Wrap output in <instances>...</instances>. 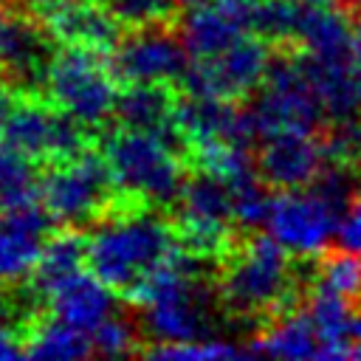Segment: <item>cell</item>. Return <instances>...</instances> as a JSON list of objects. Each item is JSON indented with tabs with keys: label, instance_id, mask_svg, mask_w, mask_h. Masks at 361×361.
I'll return each instance as SVG.
<instances>
[{
	"label": "cell",
	"instance_id": "16",
	"mask_svg": "<svg viewBox=\"0 0 361 361\" xmlns=\"http://www.w3.org/2000/svg\"><path fill=\"white\" fill-rule=\"evenodd\" d=\"M248 355H282V358H322V338L307 310H282L268 327L245 344Z\"/></svg>",
	"mask_w": 361,
	"mask_h": 361
},
{
	"label": "cell",
	"instance_id": "34",
	"mask_svg": "<svg viewBox=\"0 0 361 361\" xmlns=\"http://www.w3.org/2000/svg\"><path fill=\"white\" fill-rule=\"evenodd\" d=\"M0 3H8V0H0Z\"/></svg>",
	"mask_w": 361,
	"mask_h": 361
},
{
	"label": "cell",
	"instance_id": "13",
	"mask_svg": "<svg viewBox=\"0 0 361 361\" xmlns=\"http://www.w3.org/2000/svg\"><path fill=\"white\" fill-rule=\"evenodd\" d=\"M51 223L54 214L39 203L0 212V282H14L34 271Z\"/></svg>",
	"mask_w": 361,
	"mask_h": 361
},
{
	"label": "cell",
	"instance_id": "17",
	"mask_svg": "<svg viewBox=\"0 0 361 361\" xmlns=\"http://www.w3.org/2000/svg\"><path fill=\"white\" fill-rule=\"evenodd\" d=\"M85 262H87V240L82 234L62 231V234L51 237L42 245V254L34 265L31 293L34 296H51L65 279L76 276Z\"/></svg>",
	"mask_w": 361,
	"mask_h": 361
},
{
	"label": "cell",
	"instance_id": "19",
	"mask_svg": "<svg viewBox=\"0 0 361 361\" xmlns=\"http://www.w3.org/2000/svg\"><path fill=\"white\" fill-rule=\"evenodd\" d=\"M54 113L51 107H45L42 102H20L11 116L6 118V124L0 127L3 135L20 147L23 152H28L34 161L37 158H48V141H51V127H54Z\"/></svg>",
	"mask_w": 361,
	"mask_h": 361
},
{
	"label": "cell",
	"instance_id": "31",
	"mask_svg": "<svg viewBox=\"0 0 361 361\" xmlns=\"http://www.w3.org/2000/svg\"><path fill=\"white\" fill-rule=\"evenodd\" d=\"M6 23H8V17L0 14V62H3V34H6Z\"/></svg>",
	"mask_w": 361,
	"mask_h": 361
},
{
	"label": "cell",
	"instance_id": "12",
	"mask_svg": "<svg viewBox=\"0 0 361 361\" xmlns=\"http://www.w3.org/2000/svg\"><path fill=\"white\" fill-rule=\"evenodd\" d=\"M324 147L319 133H274L259 141L257 169L271 189H305L324 166Z\"/></svg>",
	"mask_w": 361,
	"mask_h": 361
},
{
	"label": "cell",
	"instance_id": "22",
	"mask_svg": "<svg viewBox=\"0 0 361 361\" xmlns=\"http://www.w3.org/2000/svg\"><path fill=\"white\" fill-rule=\"evenodd\" d=\"M319 285L347 296L353 305L361 307V254L347 248H324L316 262V279Z\"/></svg>",
	"mask_w": 361,
	"mask_h": 361
},
{
	"label": "cell",
	"instance_id": "26",
	"mask_svg": "<svg viewBox=\"0 0 361 361\" xmlns=\"http://www.w3.org/2000/svg\"><path fill=\"white\" fill-rule=\"evenodd\" d=\"M336 243L341 248H347V251L361 254V192L353 197V203L347 206V212L338 217Z\"/></svg>",
	"mask_w": 361,
	"mask_h": 361
},
{
	"label": "cell",
	"instance_id": "3",
	"mask_svg": "<svg viewBox=\"0 0 361 361\" xmlns=\"http://www.w3.org/2000/svg\"><path fill=\"white\" fill-rule=\"evenodd\" d=\"M104 158L124 195L169 206L183 192V164L175 158L172 144L155 133L124 127L107 138Z\"/></svg>",
	"mask_w": 361,
	"mask_h": 361
},
{
	"label": "cell",
	"instance_id": "27",
	"mask_svg": "<svg viewBox=\"0 0 361 361\" xmlns=\"http://www.w3.org/2000/svg\"><path fill=\"white\" fill-rule=\"evenodd\" d=\"M23 355H25V341H17V333L11 327H0V361L23 358Z\"/></svg>",
	"mask_w": 361,
	"mask_h": 361
},
{
	"label": "cell",
	"instance_id": "32",
	"mask_svg": "<svg viewBox=\"0 0 361 361\" xmlns=\"http://www.w3.org/2000/svg\"><path fill=\"white\" fill-rule=\"evenodd\" d=\"M355 11H361V0H355V3H353V6H350V11H347V14H350V17H353V14H355Z\"/></svg>",
	"mask_w": 361,
	"mask_h": 361
},
{
	"label": "cell",
	"instance_id": "6",
	"mask_svg": "<svg viewBox=\"0 0 361 361\" xmlns=\"http://www.w3.org/2000/svg\"><path fill=\"white\" fill-rule=\"evenodd\" d=\"M42 203L59 223H85L113 203L116 178L107 158L82 152L71 161L56 164L39 178Z\"/></svg>",
	"mask_w": 361,
	"mask_h": 361
},
{
	"label": "cell",
	"instance_id": "29",
	"mask_svg": "<svg viewBox=\"0 0 361 361\" xmlns=\"http://www.w3.org/2000/svg\"><path fill=\"white\" fill-rule=\"evenodd\" d=\"M14 107H17V99H14L11 87L0 82V127L6 124V118L11 116V110H14Z\"/></svg>",
	"mask_w": 361,
	"mask_h": 361
},
{
	"label": "cell",
	"instance_id": "21",
	"mask_svg": "<svg viewBox=\"0 0 361 361\" xmlns=\"http://www.w3.org/2000/svg\"><path fill=\"white\" fill-rule=\"evenodd\" d=\"M180 209L189 214H203V217H217V220H234V206H231V189L223 178L197 169L186 183L178 197Z\"/></svg>",
	"mask_w": 361,
	"mask_h": 361
},
{
	"label": "cell",
	"instance_id": "15",
	"mask_svg": "<svg viewBox=\"0 0 361 361\" xmlns=\"http://www.w3.org/2000/svg\"><path fill=\"white\" fill-rule=\"evenodd\" d=\"M172 110H175V96L158 82L127 85V90H121L116 102V116L124 127L155 133L169 144L180 141L172 124Z\"/></svg>",
	"mask_w": 361,
	"mask_h": 361
},
{
	"label": "cell",
	"instance_id": "8",
	"mask_svg": "<svg viewBox=\"0 0 361 361\" xmlns=\"http://www.w3.org/2000/svg\"><path fill=\"white\" fill-rule=\"evenodd\" d=\"M107 59H110V71L116 73V79H121L127 85L180 82L192 62V56L183 45V37L172 34L161 23L138 25V31L124 37Z\"/></svg>",
	"mask_w": 361,
	"mask_h": 361
},
{
	"label": "cell",
	"instance_id": "23",
	"mask_svg": "<svg viewBox=\"0 0 361 361\" xmlns=\"http://www.w3.org/2000/svg\"><path fill=\"white\" fill-rule=\"evenodd\" d=\"M149 358H234V355H248L245 344L234 347L228 341L217 338H197V341H169V344H155L144 350Z\"/></svg>",
	"mask_w": 361,
	"mask_h": 361
},
{
	"label": "cell",
	"instance_id": "14",
	"mask_svg": "<svg viewBox=\"0 0 361 361\" xmlns=\"http://www.w3.org/2000/svg\"><path fill=\"white\" fill-rule=\"evenodd\" d=\"M110 290L93 271H79L48 296L51 316L90 336L113 310Z\"/></svg>",
	"mask_w": 361,
	"mask_h": 361
},
{
	"label": "cell",
	"instance_id": "2",
	"mask_svg": "<svg viewBox=\"0 0 361 361\" xmlns=\"http://www.w3.org/2000/svg\"><path fill=\"white\" fill-rule=\"evenodd\" d=\"M178 237L158 217L138 214L99 226L87 237V268L113 290L130 293L161 259L169 257Z\"/></svg>",
	"mask_w": 361,
	"mask_h": 361
},
{
	"label": "cell",
	"instance_id": "1",
	"mask_svg": "<svg viewBox=\"0 0 361 361\" xmlns=\"http://www.w3.org/2000/svg\"><path fill=\"white\" fill-rule=\"evenodd\" d=\"M285 251L288 248L268 231L228 254L220 296L231 313L276 316L293 307V293H299V288L288 271Z\"/></svg>",
	"mask_w": 361,
	"mask_h": 361
},
{
	"label": "cell",
	"instance_id": "20",
	"mask_svg": "<svg viewBox=\"0 0 361 361\" xmlns=\"http://www.w3.org/2000/svg\"><path fill=\"white\" fill-rule=\"evenodd\" d=\"M93 353V341L87 333L59 322L56 316L39 322L25 341V358H85Z\"/></svg>",
	"mask_w": 361,
	"mask_h": 361
},
{
	"label": "cell",
	"instance_id": "5",
	"mask_svg": "<svg viewBox=\"0 0 361 361\" xmlns=\"http://www.w3.org/2000/svg\"><path fill=\"white\" fill-rule=\"evenodd\" d=\"M45 87L62 110L73 113L87 127H96L116 113V73L110 71V59L99 51L79 45L56 51Z\"/></svg>",
	"mask_w": 361,
	"mask_h": 361
},
{
	"label": "cell",
	"instance_id": "33",
	"mask_svg": "<svg viewBox=\"0 0 361 361\" xmlns=\"http://www.w3.org/2000/svg\"><path fill=\"white\" fill-rule=\"evenodd\" d=\"M353 3H355V0H344V11H347V8L353 6Z\"/></svg>",
	"mask_w": 361,
	"mask_h": 361
},
{
	"label": "cell",
	"instance_id": "24",
	"mask_svg": "<svg viewBox=\"0 0 361 361\" xmlns=\"http://www.w3.org/2000/svg\"><path fill=\"white\" fill-rule=\"evenodd\" d=\"M90 341H93V353H99V355H124V353L135 350L133 327L124 319H116V316H107L90 333Z\"/></svg>",
	"mask_w": 361,
	"mask_h": 361
},
{
	"label": "cell",
	"instance_id": "7",
	"mask_svg": "<svg viewBox=\"0 0 361 361\" xmlns=\"http://www.w3.org/2000/svg\"><path fill=\"white\" fill-rule=\"evenodd\" d=\"M274 59V48L259 34H245L217 56L192 59L180 85L186 96L240 99L262 85Z\"/></svg>",
	"mask_w": 361,
	"mask_h": 361
},
{
	"label": "cell",
	"instance_id": "10",
	"mask_svg": "<svg viewBox=\"0 0 361 361\" xmlns=\"http://www.w3.org/2000/svg\"><path fill=\"white\" fill-rule=\"evenodd\" d=\"M31 11L42 28L65 42L110 56L121 42V20L102 0H34Z\"/></svg>",
	"mask_w": 361,
	"mask_h": 361
},
{
	"label": "cell",
	"instance_id": "4",
	"mask_svg": "<svg viewBox=\"0 0 361 361\" xmlns=\"http://www.w3.org/2000/svg\"><path fill=\"white\" fill-rule=\"evenodd\" d=\"M259 141L274 133L302 130L322 133L327 124L324 104L307 79L299 48H279L262 79V93L248 104Z\"/></svg>",
	"mask_w": 361,
	"mask_h": 361
},
{
	"label": "cell",
	"instance_id": "28",
	"mask_svg": "<svg viewBox=\"0 0 361 361\" xmlns=\"http://www.w3.org/2000/svg\"><path fill=\"white\" fill-rule=\"evenodd\" d=\"M20 307L14 305V299L11 296H6V293H0V327H11L14 330V324L20 322Z\"/></svg>",
	"mask_w": 361,
	"mask_h": 361
},
{
	"label": "cell",
	"instance_id": "9",
	"mask_svg": "<svg viewBox=\"0 0 361 361\" xmlns=\"http://www.w3.org/2000/svg\"><path fill=\"white\" fill-rule=\"evenodd\" d=\"M265 226L290 254L313 257L327 248L338 214L310 189H276Z\"/></svg>",
	"mask_w": 361,
	"mask_h": 361
},
{
	"label": "cell",
	"instance_id": "30",
	"mask_svg": "<svg viewBox=\"0 0 361 361\" xmlns=\"http://www.w3.org/2000/svg\"><path fill=\"white\" fill-rule=\"evenodd\" d=\"M355 25H353V37H355V82H358V93H361V11L353 14Z\"/></svg>",
	"mask_w": 361,
	"mask_h": 361
},
{
	"label": "cell",
	"instance_id": "25",
	"mask_svg": "<svg viewBox=\"0 0 361 361\" xmlns=\"http://www.w3.org/2000/svg\"><path fill=\"white\" fill-rule=\"evenodd\" d=\"M107 6L124 25H149V23H161L175 3L172 0H107Z\"/></svg>",
	"mask_w": 361,
	"mask_h": 361
},
{
	"label": "cell",
	"instance_id": "18",
	"mask_svg": "<svg viewBox=\"0 0 361 361\" xmlns=\"http://www.w3.org/2000/svg\"><path fill=\"white\" fill-rule=\"evenodd\" d=\"M37 180L34 158L14 147L0 130V212L34 206L42 197Z\"/></svg>",
	"mask_w": 361,
	"mask_h": 361
},
{
	"label": "cell",
	"instance_id": "11",
	"mask_svg": "<svg viewBox=\"0 0 361 361\" xmlns=\"http://www.w3.org/2000/svg\"><path fill=\"white\" fill-rule=\"evenodd\" d=\"M257 0H200L183 23L180 37L192 59L217 56L245 34H254Z\"/></svg>",
	"mask_w": 361,
	"mask_h": 361
},
{
	"label": "cell",
	"instance_id": "35",
	"mask_svg": "<svg viewBox=\"0 0 361 361\" xmlns=\"http://www.w3.org/2000/svg\"><path fill=\"white\" fill-rule=\"evenodd\" d=\"M102 3H107V0H102Z\"/></svg>",
	"mask_w": 361,
	"mask_h": 361
}]
</instances>
